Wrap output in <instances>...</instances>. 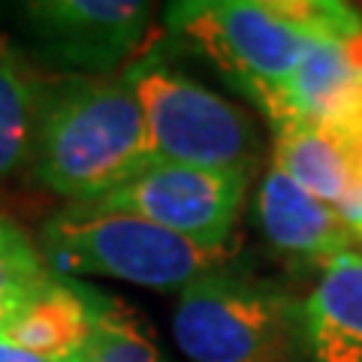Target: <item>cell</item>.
Segmentation results:
<instances>
[{
    "instance_id": "7",
    "label": "cell",
    "mask_w": 362,
    "mask_h": 362,
    "mask_svg": "<svg viewBox=\"0 0 362 362\" xmlns=\"http://www.w3.org/2000/svg\"><path fill=\"white\" fill-rule=\"evenodd\" d=\"M247 173L154 160L136 178L90 206L127 211L211 251H226L239 221Z\"/></svg>"
},
{
    "instance_id": "15",
    "label": "cell",
    "mask_w": 362,
    "mask_h": 362,
    "mask_svg": "<svg viewBox=\"0 0 362 362\" xmlns=\"http://www.w3.org/2000/svg\"><path fill=\"white\" fill-rule=\"evenodd\" d=\"M0 362H49V359L30 354V350L18 347L16 341H9L6 335H0Z\"/></svg>"
},
{
    "instance_id": "11",
    "label": "cell",
    "mask_w": 362,
    "mask_h": 362,
    "mask_svg": "<svg viewBox=\"0 0 362 362\" xmlns=\"http://www.w3.org/2000/svg\"><path fill=\"white\" fill-rule=\"evenodd\" d=\"M305 354L311 362H362V251L320 266L305 299Z\"/></svg>"
},
{
    "instance_id": "3",
    "label": "cell",
    "mask_w": 362,
    "mask_h": 362,
    "mask_svg": "<svg viewBox=\"0 0 362 362\" xmlns=\"http://www.w3.org/2000/svg\"><path fill=\"white\" fill-rule=\"evenodd\" d=\"M40 251L58 278L106 275L178 293L226 263V251L199 247L136 214L109 211L90 202H73L45 221Z\"/></svg>"
},
{
    "instance_id": "13",
    "label": "cell",
    "mask_w": 362,
    "mask_h": 362,
    "mask_svg": "<svg viewBox=\"0 0 362 362\" xmlns=\"http://www.w3.org/2000/svg\"><path fill=\"white\" fill-rule=\"evenodd\" d=\"M49 278L42 251L13 218L0 214V332Z\"/></svg>"
},
{
    "instance_id": "10",
    "label": "cell",
    "mask_w": 362,
    "mask_h": 362,
    "mask_svg": "<svg viewBox=\"0 0 362 362\" xmlns=\"http://www.w3.org/2000/svg\"><path fill=\"white\" fill-rule=\"evenodd\" d=\"M272 127H275L272 166L290 175L311 197L332 206L356 233L362 218V199L341 139L308 121H278Z\"/></svg>"
},
{
    "instance_id": "6",
    "label": "cell",
    "mask_w": 362,
    "mask_h": 362,
    "mask_svg": "<svg viewBox=\"0 0 362 362\" xmlns=\"http://www.w3.org/2000/svg\"><path fill=\"white\" fill-rule=\"evenodd\" d=\"M142 0H30L18 6L30 52L66 78H103L142 49L151 28Z\"/></svg>"
},
{
    "instance_id": "5",
    "label": "cell",
    "mask_w": 362,
    "mask_h": 362,
    "mask_svg": "<svg viewBox=\"0 0 362 362\" xmlns=\"http://www.w3.org/2000/svg\"><path fill=\"white\" fill-rule=\"evenodd\" d=\"M124 82L142 109L154 160L251 175L259 136L242 106L157 58L136 61Z\"/></svg>"
},
{
    "instance_id": "4",
    "label": "cell",
    "mask_w": 362,
    "mask_h": 362,
    "mask_svg": "<svg viewBox=\"0 0 362 362\" xmlns=\"http://www.w3.org/2000/svg\"><path fill=\"white\" fill-rule=\"evenodd\" d=\"M178 350L194 362H299L305 299L272 281L214 269L178 293L173 311Z\"/></svg>"
},
{
    "instance_id": "16",
    "label": "cell",
    "mask_w": 362,
    "mask_h": 362,
    "mask_svg": "<svg viewBox=\"0 0 362 362\" xmlns=\"http://www.w3.org/2000/svg\"><path fill=\"white\" fill-rule=\"evenodd\" d=\"M359 242H362V235H359Z\"/></svg>"
},
{
    "instance_id": "2",
    "label": "cell",
    "mask_w": 362,
    "mask_h": 362,
    "mask_svg": "<svg viewBox=\"0 0 362 362\" xmlns=\"http://www.w3.org/2000/svg\"><path fill=\"white\" fill-rule=\"evenodd\" d=\"M166 25L266 109L308 52L320 0H181L166 6Z\"/></svg>"
},
{
    "instance_id": "14",
    "label": "cell",
    "mask_w": 362,
    "mask_h": 362,
    "mask_svg": "<svg viewBox=\"0 0 362 362\" xmlns=\"http://www.w3.org/2000/svg\"><path fill=\"white\" fill-rule=\"evenodd\" d=\"M73 362H169L154 335L127 305L112 299L88 347Z\"/></svg>"
},
{
    "instance_id": "12",
    "label": "cell",
    "mask_w": 362,
    "mask_h": 362,
    "mask_svg": "<svg viewBox=\"0 0 362 362\" xmlns=\"http://www.w3.org/2000/svg\"><path fill=\"white\" fill-rule=\"evenodd\" d=\"M40 85L6 40H0V178L28 160Z\"/></svg>"
},
{
    "instance_id": "9",
    "label": "cell",
    "mask_w": 362,
    "mask_h": 362,
    "mask_svg": "<svg viewBox=\"0 0 362 362\" xmlns=\"http://www.w3.org/2000/svg\"><path fill=\"white\" fill-rule=\"evenodd\" d=\"M112 296L76 278L52 275L0 335L49 362H73L94 338Z\"/></svg>"
},
{
    "instance_id": "1",
    "label": "cell",
    "mask_w": 362,
    "mask_h": 362,
    "mask_svg": "<svg viewBox=\"0 0 362 362\" xmlns=\"http://www.w3.org/2000/svg\"><path fill=\"white\" fill-rule=\"evenodd\" d=\"M28 160L70 202H97L154 163L142 109L121 78H58L37 90Z\"/></svg>"
},
{
    "instance_id": "8",
    "label": "cell",
    "mask_w": 362,
    "mask_h": 362,
    "mask_svg": "<svg viewBox=\"0 0 362 362\" xmlns=\"http://www.w3.org/2000/svg\"><path fill=\"white\" fill-rule=\"evenodd\" d=\"M257 221L275 251L326 266L338 254L356 251V233L332 206L302 190L278 166H269L257 190Z\"/></svg>"
}]
</instances>
